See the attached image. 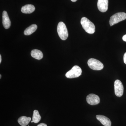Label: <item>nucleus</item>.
Instances as JSON below:
<instances>
[{
    "instance_id": "obj_18",
    "label": "nucleus",
    "mask_w": 126,
    "mask_h": 126,
    "mask_svg": "<svg viewBox=\"0 0 126 126\" xmlns=\"http://www.w3.org/2000/svg\"><path fill=\"white\" fill-rule=\"evenodd\" d=\"M123 40L126 42V34L124 35L122 38Z\"/></svg>"
},
{
    "instance_id": "obj_20",
    "label": "nucleus",
    "mask_w": 126,
    "mask_h": 126,
    "mask_svg": "<svg viewBox=\"0 0 126 126\" xmlns=\"http://www.w3.org/2000/svg\"><path fill=\"white\" fill-rule=\"evenodd\" d=\"M78 0H71V1L73 2H76Z\"/></svg>"
},
{
    "instance_id": "obj_9",
    "label": "nucleus",
    "mask_w": 126,
    "mask_h": 126,
    "mask_svg": "<svg viewBox=\"0 0 126 126\" xmlns=\"http://www.w3.org/2000/svg\"><path fill=\"white\" fill-rule=\"evenodd\" d=\"M2 24L5 29H8L11 26V21L7 12L4 11L2 13Z\"/></svg>"
},
{
    "instance_id": "obj_6",
    "label": "nucleus",
    "mask_w": 126,
    "mask_h": 126,
    "mask_svg": "<svg viewBox=\"0 0 126 126\" xmlns=\"http://www.w3.org/2000/svg\"><path fill=\"white\" fill-rule=\"evenodd\" d=\"M115 94L117 96L121 97L122 96L124 91L123 85L121 81L116 80L114 83Z\"/></svg>"
},
{
    "instance_id": "obj_10",
    "label": "nucleus",
    "mask_w": 126,
    "mask_h": 126,
    "mask_svg": "<svg viewBox=\"0 0 126 126\" xmlns=\"http://www.w3.org/2000/svg\"><path fill=\"white\" fill-rule=\"evenodd\" d=\"M96 118L104 126H111V122L110 119L105 116L101 115H97Z\"/></svg>"
},
{
    "instance_id": "obj_7",
    "label": "nucleus",
    "mask_w": 126,
    "mask_h": 126,
    "mask_svg": "<svg viewBox=\"0 0 126 126\" xmlns=\"http://www.w3.org/2000/svg\"><path fill=\"white\" fill-rule=\"evenodd\" d=\"M87 102L91 105H96L100 103V99L99 96L96 94H90L87 97Z\"/></svg>"
},
{
    "instance_id": "obj_1",
    "label": "nucleus",
    "mask_w": 126,
    "mask_h": 126,
    "mask_svg": "<svg viewBox=\"0 0 126 126\" xmlns=\"http://www.w3.org/2000/svg\"><path fill=\"white\" fill-rule=\"evenodd\" d=\"M81 23L84 29L88 33L93 34L95 32V25L87 18L86 17L82 18L81 19Z\"/></svg>"
},
{
    "instance_id": "obj_3",
    "label": "nucleus",
    "mask_w": 126,
    "mask_h": 126,
    "mask_svg": "<svg viewBox=\"0 0 126 126\" xmlns=\"http://www.w3.org/2000/svg\"><path fill=\"white\" fill-rule=\"evenodd\" d=\"M126 19V14L124 12H118L112 16L109 20V24L112 26L120 21Z\"/></svg>"
},
{
    "instance_id": "obj_17",
    "label": "nucleus",
    "mask_w": 126,
    "mask_h": 126,
    "mask_svg": "<svg viewBox=\"0 0 126 126\" xmlns=\"http://www.w3.org/2000/svg\"><path fill=\"white\" fill-rule=\"evenodd\" d=\"M37 126H47L45 123H41L38 124Z\"/></svg>"
},
{
    "instance_id": "obj_15",
    "label": "nucleus",
    "mask_w": 126,
    "mask_h": 126,
    "mask_svg": "<svg viewBox=\"0 0 126 126\" xmlns=\"http://www.w3.org/2000/svg\"><path fill=\"white\" fill-rule=\"evenodd\" d=\"M41 119V117L38 111L36 110H34L33 116V121L35 123H38L40 121Z\"/></svg>"
},
{
    "instance_id": "obj_12",
    "label": "nucleus",
    "mask_w": 126,
    "mask_h": 126,
    "mask_svg": "<svg viewBox=\"0 0 126 126\" xmlns=\"http://www.w3.org/2000/svg\"><path fill=\"white\" fill-rule=\"evenodd\" d=\"M31 120V118L23 116L21 117L18 119V122L21 126H25L28 125Z\"/></svg>"
},
{
    "instance_id": "obj_4",
    "label": "nucleus",
    "mask_w": 126,
    "mask_h": 126,
    "mask_svg": "<svg viewBox=\"0 0 126 126\" xmlns=\"http://www.w3.org/2000/svg\"><path fill=\"white\" fill-rule=\"evenodd\" d=\"M88 64L90 68L94 70H101L104 67L102 63L99 60L95 59H89L88 60Z\"/></svg>"
},
{
    "instance_id": "obj_13",
    "label": "nucleus",
    "mask_w": 126,
    "mask_h": 126,
    "mask_svg": "<svg viewBox=\"0 0 126 126\" xmlns=\"http://www.w3.org/2000/svg\"><path fill=\"white\" fill-rule=\"evenodd\" d=\"M31 56L36 59L40 60L43 58V55L42 52L38 49H34L31 53Z\"/></svg>"
},
{
    "instance_id": "obj_8",
    "label": "nucleus",
    "mask_w": 126,
    "mask_h": 126,
    "mask_svg": "<svg viewBox=\"0 0 126 126\" xmlns=\"http://www.w3.org/2000/svg\"><path fill=\"white\" fill-rule=\"evenodd\" d=\"M97 6L99 11L106 12L108 9V0H98Z\"/></svg>"
},
{
    "instance_id": "obj_16",
    "label": "nucleus",
    "mask_w": 126,
    "mask_h": 126,
    "mask_svg": "<svg viewBox=\"0 0 126 126\" xmlns=\"http://www.w3.org/2000/svg\"><path fill=\"white\" fill-rule=\"evenodd\" d=\"M123 60L124 63L126 64V52L124 54V56H123Z\"/></svg>"
},
{
    "instance_id": "obj_5",
    "label": "nucleus",
    "mask_w": 126,
    "mask_h": 126,
    "mask_svg": "<svg viewBox=\"0 0 126 126\" xmlns=\"http://www.w3.org/2000/svg\"><path fill=\"white\" fill-rule=\"evenodd\" d=\"M82 70L81 68L77 65H75L71 70L67 72L65 76L68 78L71 79L78 78L82 74Z\"/></svg>"
},
{
    "instance_id": "obj_19",
    "label": "nucleus",
    "mask_w": 126,
    "mask_h": 126,
    "mask_svg": "<svg viewBox=\"0 0 126 126\" xmlns=\"http://www.w3.org/2000/svg\"><path fill=\"white\" fill-rule=\"evenodd\" d=\"M1 61H2V59H1V55H0V63H1Z\"/></svg>"
},
{
    "instance_id": "obj_22",
    "label": "nucleus",
    "mask_w": 126,
    "mask_h": 126,
    "mask_svg": "<svg viewBox=\"0 0 126 126\" xmlns=\"http://www.w3.org/2000/svg\"><path fill=\"white\" fill-rule=\"evenodd\" d=\"M31 122H32V123L34 122H33V121H31Z\"/></svg>"
},
{
    "instance_id": "obj_21",
    "label": "nucleus",
    "mask_w": 126,
    "mask_h": 126,
    "mask_svg": "<svg viewBox=\"0 0 126 126\" xmlns=\"http://www.w3.org/2000/svg\"><path fill=\"white\" fill-rule=\"evenodd\" d=\"M1 75H0V79H1Z\"/></svg>"
},
{
    "instance_id": "obj_14",
    "label": "nucleus",
    "mask_w": 126,
    "mask_h": 126,
    "mask_svg": "<svg viewBox=\"0 0 126 126\" xmlns=\"http://www.w3.org/2000/svg\"><path fill=\"white\" fill-rule=\"evenodd\" d=\"M37 26L35 24H33L30 26L29 27H27L24 32V34L25 35H29L33 34L37 29Z\"/></svg>"
},
{
    "instance_id": "obj_11",
    "label": "nucleus",
    "mask_w": 126,
    "mask_h": 126,
    "mask_svg": "<svg viewBox=\"0 0 126 126\" xmlns=\"http://www.w3.org/2000/svg\"><path fill=\"white\" fill-rule=\"evenodd\" d=\"M35 7L31 4H27L22 7L21 11L24 14H31L35 10Z\"/></svg>"
},
{
    "instance_id": "obj_2",
    "label": "nucleus",
    "mask_w": 126,
    "mask_h": 126,
    "mask_svg": "<svg viewBox=\"0 0 126 126\" xmlns=\"http://www.w3.org/2000/svg\"><path fill=\"white\" fill-rule=\"evenodd\" d=\"M57 32L59 36L62 40H65L68 36L67 29L64 23L60 22L57 26Z\"/></svg>"
}]
</instances>
